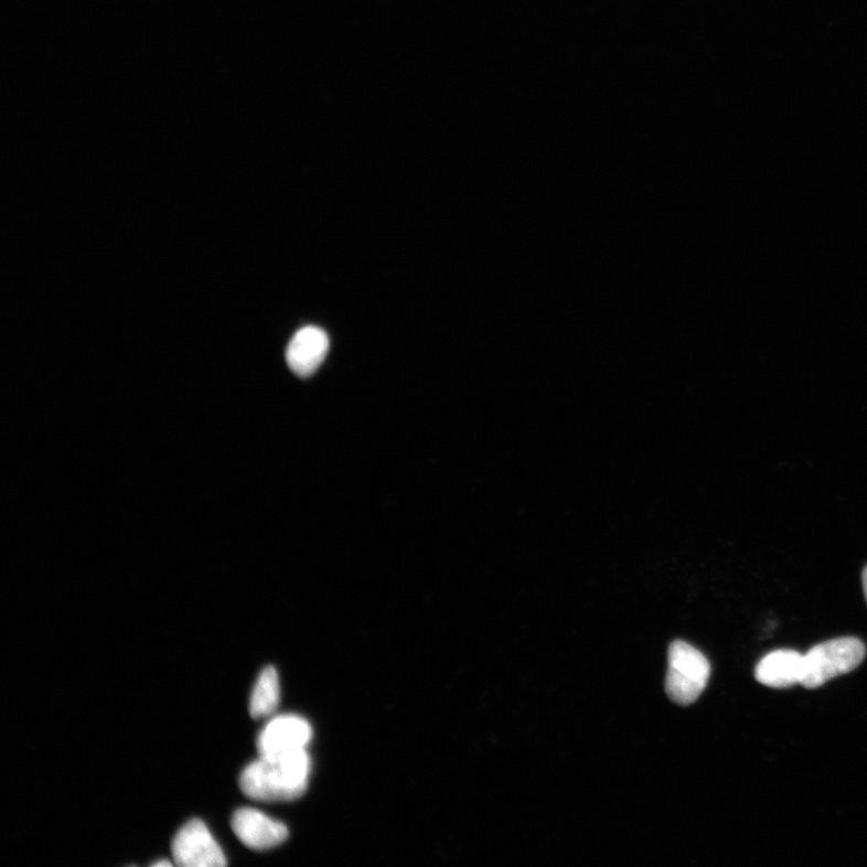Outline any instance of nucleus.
<instances>
[{
    "label": "nucleus",
    "instance_id": "423d86ee",
    "mask_svg": "<svg viewBox=\"0 0 867 867\" xmlns=\"http://www.w3.org/2000/svg\"><path fill=\"white\" fill-rule=\"evenodd\" d=\"M231 825L236 837L249 849L268 850L288 838V827L283 823L251 807L235 811Z\"/></svg>",
    "mask_w": 867,
    "mask_h": 867
},
{
    "label": "nucleus",
    "instance_id": "0eeeda50",
    "mask_svg": "<svg viewBox=\"0 0 867 867\" xmlns=\"http://www.w3.org/2000/svg\"><path fill=\"white\" fill-rule=\"evenodd\" d=\"M330 351V338L319 327L298 331L288 344L286 361L296 375L308 377L317 373Z\"/></svg>",
    "mask_w": 867,
    "mask_h": 867
},
{
    "label": "nucleus",
    "instance_id": "7ed1b4c3",
    "mask_svg": "<svg viewBox=\"0 0 867 867\" xmlns=\"http://www.w3.org/2000/svg\"><path fill=\"white\" fill-rule=\"evenodd\" d=\"M864 643L856 638H841L820 643L805 654L803 683L816 689L831 679L856 670L865 660Z\"/></svg>",
    "mask_w": 867,
    "mask_h": 867
},
{
    "label": "nucleus",
    "instance_id": "39448f33",
    "mask_svg": "<svg viewBox=\"0 0 867 867\" xmlns=\"http://www.w3.org/2000/svg\"><path fill=\"white\" fill-rule=\"evenodd\" d=\"M310 722L303 717L283 715L271 718L257 740L260 757H280L306 751L312 739Z\"/></svg>",
    "mask_w": 867,
    "mask_h": 867
},
{
    "label": "nucleus",
    "instance_id": "f257e3e1",
    "mask_svg": "<svg viewBox=\"0 0 867 867\" xmlns=\"http://www.w3.org/2000/svg\"><path fill=\"white\" fill-rule=\"evenodd\" d=\"M311 773L308 751L260 757L240 774V790L256 801L287 803L307 793Z\"/></svg>",
    "mask_w": 867,
    "mask_h": 867
},
{
    "label": "nucleus",
    "instance_id": "1a4fd4ad",
    "mask_svg": "<svg viewBox=\"0 0 867 867\" xmlns=\"http://www.w3.org/2000/svg\"><path fill=\"white\" fill-rule=\"evenodd\" d=\"M280 704V682L275 667L268 666L259 674L249 700V715L255 719L268 718Z\"/></svg>",
    "mask_w": 867,
    "mask_h": 867
},
{
    "label": "nucleus",
    "instance_id": "f03ea898",
    "mask_svg": "<svg viewBox=\"0 0 867 867\" xmlns=\"http://www.w3.org/2000/svg\"><path fill=\"white\" fill-rule=\"evenodd\" d=\"M665 691L670 699L688 706L699 699L707 686L711 665L706 656L685 641H675L668 647Z\"/></svg>",
    "mask_w": 867,
    "mask_h": 867
},
{
    "label": "nucleus",
    "instance_id": "6e6552de",
    "mask_svg": "<svg viewBox=\"0 0 867 867\" xmlns=\"http://www.w3.org/2000/svg\"><path fill=\"white\" fill-rule=\"evenodd\" d=\"M805 655L791 650L769 653L761 660L754 676L761 685L770 688H791L803 683Z\"/></svg>",
    "mask_w": 867,
    "mask_h": 867
},
{
    "label": "nucleus",
    "instance_id": "9d476101",
    "mask_svg": "<svg viewBox=\"0 0 867 867\" xmlns=\"http://www.w3.org/2000/svg\"><path fill=\"white\" fill-rule=\"evenodd\" d=\"M861 578H863L864 595L867 602V567L864 569Z\"/></svg>",
    "mask_w": 867,
    "mask_h": 867
},
{
    "label": "nucleus",
    "instance_id": "20e7f679",
    "mask_svg": "<svg viewBox=\"0 0 867 867\" xmlns=\"http://www.w3.org/2000/svg\"><path fill=\"white\" fill-rule=\"evenodd\" d=\"M174 864L181 867L226 866L227 859L208 827L192 820L181 827L173 839Z\"/></svg>",
    "mask_w": 867,
    "mask_h": 867
},
{
    "label": "nucleus",
    "instance_id": "9b49d317",
    "mask_svg": "<svg viewBox=\"0 0 867 867\" xmlns=\"http://www.w3.org/2000/svg\"><path fill=\"white\" fill-rule=\"evenodd\" d=\"M173 865H175L174 861H169V860H160V861H156V863L152 864V866H154V867L173 866Z\"/></svg>",
    "mask_w": 867,
    "mask_h": 867
}]
</instances>
